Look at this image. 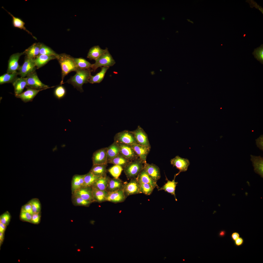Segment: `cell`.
Segmentation results:
<instances>
[{
    "label": "cell",
    "instance_id": "cell-29",
    "mask_svg": "<svg viewBox=\"0 0 263 263\" xmlns=\"http://www.w3.org/2000/svg\"><path fill=\"white\" fill-rule=\"evenodd\" d=\"M120 148L118 143L114 141L107 147V160L108 162L120 153Z\"/></svg>",
    "mask_w": 263,
    "mask_h": 263
},
{
    "label": "cell",
    "instance_id": "cell-43",
    "mask_svg": "<svg viewBox=\"0 0 263 263\" xmlns=\"http://www.w3.org/2000/svg\"><path fill=\"white\" fill-rule=\"evenodd\" d=\"M252 54L255 58L259 61L262 64H263V45L255 49Z\"/></svg>",
    "mask_w": 263,
    "mask_h": 263
},
{
    "label": "cell",
    "instance_id": "cell-51",
    "mask_svg": "<svg viewBox=\"0 0 263 263\" xmlns=\"http://www.w3.org/2000/svg\"><path fill=\"white\" fill-rule=\"evenodd\" d=\"M244 242V240L241 237H239L234 241L235 244L237 246H239L242 245Z\"/></svg>",
    "mask_w": 263,
    "mask_h": 263
},
{
    "label": "cell",
    "instance_id": "cell-9",
    "mask_svg": "<svg viewBox=\"0 0 263 263\" xmlns=\"http://www.w3.org/2000/svg\"><path fill=\"white\" fill-rule=\"evenodd\" d=\"M117 143L120 148V153L127 159L131 161L139 158L131 145Z\"/></svg>",
    "mask_w": 263,
    "mask_h": 263
},
{
    "label": "cell",
    "instance_id": "cell-16",
    "mask_svg": "<svg viewBox=\"0 0 263 263\" xmlns=\"http://www.w3.org/2000/svg\"><path fill=\"white\" fill-rule=\"evenodd\" d=\"M126 197L123 189L108 192L106 201L113 203L122 202L124 201Z\"/></svg>",
    "mask_w": 263,
    "mask_h": 263
},
{
    "label": "cell",
    "instance_id": "cell-8",
    "mask_svg": "<svg viewBox=\"0 0 263 263\" xmlns=\"http://www.w3.org/2000/svg\"><path fill=\"white\" fill-rule=\"evenodd\" d=\"M123 190L126 197L131 195L141 193L140 184L136 178L131 179L128 183H125Z\"/></svg>",
    "mask_w": 263,
    "mask_h": 263
},
{
    "label": "cell",
    "instance_id": "cell-11",
    "mask_svg": "<svg viewBox=\"0 0 263 263\" xmlns=\"http://www.w3.org/2000/svg\"><path fill=\"white\" fill-rule=\"evenodd\" d=\"M23 55V52L15 53L10 56L8 60L7 73H12L18 70L20 66L18 61L20 56Z\"/></svg>",
    "mask_w": 263,
    "mask_h": 263
},
{
    "label": "cell",
    "instance_id": "cell-24",
    "mask_svg": "<svg viewBox=\"0 0 263 263\" xmlns=\"http://www.w3.org/2000/svg\"><path fill=\"white\" fill-rule=\"evenodd\" d=\"M12 84L15 96L19 95L23 92L24 88L27 86L26 78H17Z\"/></svg>",
    "mask_w": 263,
    "mask_h": 263
},
{
    "label": "cell",
    "instance_id": "cell-34",
    "mask_svg": "<svg viewBox=\"0 0 263 263\" xmlns=\"http://www.w3.org/2000/svg\"><path fill=\"white\" fill-rule=\"evenodd\" d=\"M130 161L120 153L109 161L108 163L118 165L124 168Z\"/></svg>",
    "mask_w": 263,
    "mask_h": 263
},
{
    "label": "cell",
    "instance_id": "cell-21",
    "mask_svg": "<svg viewBox=\"0 0 263 263\" xmlns=\"http://www.w3.org/2000/svg\"><path fill=\"white\" fill-rule=\"evenodd\" d=\"M124 184L119 178H109L106 191L110 192L123 189Z\"/></svg>",
    "mask_w": 263,
    "mask_h": 263
},
{
    "label": "cell",
    "instance_id": "cell-15",
    "mask_svg": "<svg viewBox=\"0 0 263 263\" xmlns=\"http://www.w3.org/2000/svg\"><path fill=\"white\" fill-rule=\"evenodd\" d=\"M132 132L138 144L150 147L146 134L140 127L138 126L136 130Z\"/></svg>",
    "mask_w": 263,
    "mask_h": 263
},
{
    "label": "cell",
    "instance_id": "cell-46",
    "mask_svg": "<svg viewBox=\"0 0 263 263\" xmlns=\"http://www.w3.org/2000/svg\"><path fill=\"white\" fill-rule=\"evenodd\" d=\"M11 218V216L8 211H6L0 216V222L7 226L9 224Z\"/></svg>",
    "mask_w": 263,
    "mask_h": 263
},
{
    "label": "cell",
    "instance_id": "cell-54",
    "mask_svg": "<svg viewBox=\"0 0 263 263\" xmlns=\"http://www.w3.org/2000/svg\"><path fill=\"white\" fill-rule=\"evenodd\" d=\"M4 233L0 232V240L3 241L4 239Z\"/></svg>",
    "mask_w": 263,
    "mask_h": 263
},
{
    "label": "cell",
    "instance_id": "cell-26",
    "mask_svg": "<svg viewBox=\"0 0 263 263\" xmlns=\"http://www.w3.org/2000/svg\"><path fill=\"white\" fill-rule=\"evenodd\" d=\"M57 59L55 56L39 54L35 59L34 61L37 69H38L46 64L50 61Z\"/></svg>",
    "mask_w": 263,
    "mask_h": 263
},
{
    "label": "cell",
    "instance_id": "cell-44",
    "mask_svg": "<svg viewBox=\"0 0 263 263\" xmlns=\"http://www.w3.org/2000/svg\"><path fill=\"white\" fill-rule=\"evenodd\" d=\"M141 191L146 195H150L154 189V188L150 184L144 183H139Z\"/></svg>",
    "mask_w": 263,
    "mask_h": 263
},
{
    "label": "cell",
    "instance_id": "cell-49",
    "mask_svg": "<svg viewBox=\"0 0 263 263\" xmlns=\"http://www.w3.org/2000/svg\"><path fill=\"white\" fill-rule=\"evenodd\" d=\"M21 209L30 213L32 215L34 213L31 206L30 204L28 202L23 206Z\"/></svg>",
    "mask_w": 263,
    "mask_h": 263
},
{
    "label": "cell",
    "instance_id": "cell-50",
    "mask_svg": "<svg viewBox=\"0 0 263 263\" xmlns=\"http://www.w3.org/2000/svg\"><path fill=\"white\" fill-rule=\"evenodd\" d=\"M246 2L249 4L251 7L252 8L253 7H255L256 8L258 9L263 14V8L261 7L260 6L257 4L256 5L257 3L254 1L253 0H246Z\"/></svg>",
    "mask_w": 263,
    "mask_h": 263
},
{
    "label": "cell",
    "instance_id": "cell-17",
    "mask_svg": "<svg viewBox=\"0 0 263 263\" xmlns=\"http://www.w3.org/2000/svg\"><path fill=\"white\" fill-rule=\"evenodd\" d=\"M148 175L154 180L157 182L160 179L161 176L159 168L153 164L146 162L144 164L143 169Z\"/></svg>",
    "mask_w": 263,
    "mask_h": 263
},
{
    "label": "cell",
    "instance_id": "cell-47",
    "mask_svg": "<svg viewBox=\"0 0 263 263\" xmlns=\"http://www.w3.org/2000/svg\"><path fill=\"white\" fill-rule=\"evenodd\" d=\"M41 212L34 213L32 215L31 223L38 224L40 222L41 220Z\"/></svg>",
    "mask_w": 263,
    "mask_h": 263
},
{
    "label": "cell",
    "instance_id": "cell-30",
    "mask_svg": "<svg viewBox=\"0 0 263 263\" xmlns=\"http://www.w3.org/2000/svg\"><path fill=\"white\" fill-rule=\"evenodd\" d=\"M109 67H102L101 70L94 76L91 75L88 82L91 84L99 83L103 79L105 73Z\"/></svg>",
    "mask_w": 263,
    "mask_h": 263
},
{
    "label": "cell",
    "instance_id": "cell-40",
    "mask_svg": "<svg viewBox=\"0 0 263 263\" xmlns=\"http://www.w3.org/2000/svg\"><path fill=\"white\" fill-rule=\"evenodd\" d=\"M123 168L120 165H114L108 170L114 178H119L123 169Z\"/></svg>",
    "mask_w": 263,
    "mask_h": 263
},
{
    "label": "cell",
    "instance_id": "cell-42",
    "mask_svg": "<svg viewBox=\"0 0 263 263\" xmlns=\"http://www.w3.org/2000/svg\"><path fill=\"white\" fill-rule=\"evenodd\" d=\"M28 202L31 205L34 213L41 212V205L38 199L37 198H33L30 200Z\"/></svg>",
    "mask_w": 263,
    "mask_h": 263
},
{
    "label": "cell",
    "instance_id": "cell-6",
    "mask_svg": "<svg viewBox=\"0 0 263 263\" xmlns=\"http://www.w3.org/2000/svg\"><path fill=\"white\" fill-rule=\"evenodd\" d=\"M114 141L131 145L138 144L132 132L124 131L119 132L114 137Z\"/></svg>",
    "mask_w": 263,
    "mask_h": 263
},
{
    "label": "cell",
    "instance_id": "cell-12",
    "mask_svg": "<svg viewBox=\"0 0 263 263\" xmlns=\"http://www.w3.org/2000/svg\"><path fill=\"white\" fill-rule=\"evenodd\" d=\"M72 195L77 196L85 200L95 202L94 199L91 187L81 188L72 193Z\"/></svg>",
    "mask_w": 263,
    "mask_h": 263
},
{
    "label": "cell",
    "instance_id": "cell-1",
    "mask_svg": "<svg viewBox=\"0 0 263 263\" xmlns=\"http://www.w3.org/2000/svg\"><path fill=\"white\" fill-rule=\"evenodd\" d=\"M93 71L91 69H79L76 72L75 74L72 76L66 82L71 84L74 88L82 92H83L82 86L84 84L88 82L91 72Z\"/></svg>",
    "mask_w": 263,
    "mask_h": 263
},
{
    "label": "cell",
    "instance_id": "cell-3",
    "mask_svg": "<svg viewBox=\"0 0 263 263\" xmlns=\"http://www.w3.org/2000/svg\"><path fill=\"white\" fill-rule=\"evenodd\" d=\"M144 163L139 158L131 161L124 168V173L128 179L136 178L143 169Z\"/></svg>",
    "mask_w": 263,
    "mask_h": 263
},
{
    "label": "cell",
    "instance_id": "cell-31",
    "mask_svg": "<svg viewBox=\"0 0 263 263\" xmlns=\"http://www.w3.org/2000/svg\"><path fill=\"white\" fill-rule=\"evenodd\" d=\"M91 187L94 198L95 202L101 203L106 201L108 192L106 191L101 190Z\"/></svg>",
    "mask_w": 263,
    "mask_h": 263
},
{
    "label": "cell",
    "instance_id": "cell-38",
    "mask_svg": "<svg viewBox=\"0 0 263 263\" xmlns=\"http://www.w3.org/2000/svg\"><path fill=\"white\" fill-rule=\"evenodd\" d=\"M40 54L54 56L57 57V59L59 56L50 48L42 43H41Z\"/></svg>",
    "mask_w": 263,
    "mask_h": 263
},
{
    "label": "cell",
    "instance_id": "cell-48",
    "mask_svg": "<svg viewBox=\"0 0 263 263\" xmlns=\"http://www.w3.org/2000/svg\"><path fill=\"white\" fill-rule=\"evenodd\" d=\"M256 146L260 150H263V137L261 135L255 140Z\"/></svg>",
    "mask_w": 263,
    "mask_h": 263
},
{
    "label": "cell",
    "instance_id": "cell-39",
    "mask_svg": "<svg viewBox=\"0 0 263 263\" xmlns=\"http://www.w3.org/2000/svg\"><path fill=\"white\" fill-rule=\"evenodd\" d=\"M72 200L74 205L86 207H88L93 202L92 201L87 200L79 197L72 195Z\"/></svg>",
    "mask_w": 263,
    "mask_h": 263
},
{
    "label": "cell",
    "instance_id": "cell-2",
    "mask_svg": "<svg viewBox=\"0 0 263 263\" xmlns=\"http://www.w3.org/2000/svg\"><path fill=\"white\" fill-rule=\"evenodd\" d=\"M57 60L60 65L61 70V80L60 85L63 83L65 77L72 71H75L79 68L77 66L74 58L66 54H59Z\"/></svg>",
    "mask_w": 263,
    "mask_h": 263
},
{
    "label": "cell",
    "instance_id": "cell-32",
    "mask_svg": "<svg viewBox=\"0 0 263 263\" xmlns=\"http://www.w3.org/2000/svg\"><path fill=\"white\" fill-rule=\"evenodd\" d=\"M107 164L93 165L89 172L98 176H107Z\"/></svg>",
    "mask_w": 263,
    "mask_h": 263
},
{
    "label": "cell",
    "instance_id": "cell-33",
    "mask_svg": "<svg viewBox=\"0 0 263 263\" xmlns=\"http://www.w3.org/2000/svg\"><path fill=\"white\" fill-rule=\"evenodd\" d=\"M109 178L107 176L100 177L96 181L92 187L100 190L106 191Z\"/></svg>",
    "mask_w": 263,
    "mask_h": 263
},
{
    "label": "cell",
    "instance_id": "cell-19",
    "mask_svg": "<svg viewBox=\"0 0 263 263\" xmlns=\"http://www.w3.org/2000/svg\"><path fill=\"white\" fill-rule=\"evenodd\" d=\"M251 160L252 162L254 170L256 173L263 177V158L259 156H255L250 155Z\"/></svg>",
    "mask_w": 263,
    "mask_h": 263
},
{
    "label": "cell",
    "instance_id": "cell-27",
    "mask_svg": "<svg viewBox=\"0 0 263 263\" xmlns=\"http://www.w3.org/2000/svg\"><path fill=\"white\" fill-rule=\"evenodd\" d=\"M85 175H75L73 177L71 183L72 193L79 189L84 187Z\"/></svg>",
    "mask_w": 263,
    "mask_h": 263
},
{
    "label": "cell",
    "instance_id": "cell-37",
    "mask_svg": "<svg viewBox=\"0 0 263 263\" xmlns=\"http://www.w3.org/2000/svg\"><path fill=\"white\" fill-rule=\"evenodd\" d=\"M100 177L96 176L89 172L85 175L84 187H92Z\"/></svg>",
    "mask_w": 263,
    "mask_h": 263
},
{
    "label": "cell",
    "instance_id": "cell-7",
    "mask_svg": "<svg viewBox=\"0 0 263 263\" xmlns=\"http://www.w3.org/2000/svg\"><path fill=\"white\" fill-rule=\"evenodd\" d=\"M27 88H29L38 90H44L50 88L48 86L43 83L39 80L35 72L27 77Z\"/></svg>",
    "mask_w": 263,
    "mask_h": 263
},
{
    "label": "cell",
    "instance_id": "cell-45",
    "mask_svg": "<svg viewBox=\"0 0 263 263\" xmlns=\"http://www.w3.org/2000/svg\"><path fill=\"white\" fill-rule=\"evenodd\" d=\"M32 215L31 214L21 209L19 218L22 221L31 223Z\"/></svg>",
    "mask_w": 263,
    "mask_h": 263
},
{
    "label": "cell",
    "instance_id": "cell-28",
    "mask_svg": "<svg viewBox=\"0 0 263 263\" xmlns=\"http://www.w3.org/2000/svg\"><path fill=\"white\" fill-rule=\"evenodd\" d=\"M5 10L12 17V25L14 27L23 30L31 35L34 39H37V38L33 35L32 34L26 29L25 26V23L22 19L15 17L10 12Z\"/></svg>",
    "mask_w": 263,
    "mask_h": 263
},
{
    "label": "cell",
    "instance_id": "cell-25",
    "mask_svg": "<svg viewBox=\"0 0 263 263\" xmlns=\"http://www.w3.org/2000/svg\"><path fill=\"white\" fill-rule=\"evenodd\" d=\"M108 50L107 48L103 49L101 48L99 46H95L89 49L87 57L90 60H94L95 61Z\"/></svg>",
    "mask_w": 263,
    "mask_h": 263
},
{
    "label": "cell",
    "instance_id": "cell-4",
    "mask_svg": "<svg viewBox=\"0 0 263 263\" xmlns=\"http://www.w3.org/2000/svg\"><path fill=\"white\" fill-rule=\"evenodd\" d=\"M91 68L93 71H95L99 67H109L113 66L115 62L112 55L108 50L95 61Z\"/></svg>",
    "mask_w": 263,
    "mask_h": 263
},
{
    "label": "cell",
    "instance_id": "cell-55",
    "mask_svg": "<svg viewBox=\"0 0 263 263\" xmlns=\"http://www.w3.org/2000/svg\"><path fill=\"white\" fill-rule=\"evenodd\" d=\"M225 234V231L223 230L221 231L219 233V235L221 237H223L224 236Z\"/></svg>",
    "mask_w": 263,
    "mask_h": 263
},
{
    "label": "cell",
    "instance_id": "cell-22",
    "mask_svg": "<svg viewBox=\"0 0 263 263\" xmlns=\"http://www.w3.org/2000/svg\"><path fill=\"white\" fill-rule=\"evenodd\" d=\"M41 43H35L23 52L26 57L34 59L40 54Z\"/></svg>",
    "mask_w": 263,
    "mask_h": 263
},
{
    "label": "cell",
    "instance_id": "cell-5",
    "mask_svg": "<svg viewBox=\"0 0 263 263\" xmlns=\"http://www.w3.org/2000/svg\"><path fill=\"white\" fill-rule=\"evenodd\" d=\"M37 69L34 59L25 56L24 62L18 72L21 77H25L35 72Z\"/></svg>",
    "mask_w": 263,
    "mask_h": 263
},
{
    "label": "cell",
    "instance_id": "cell-35",
    "mask_svg": "<svg viewBox=\"0 0 263 263\" xmlns=\"http://www.w3.org/2000/svg\"><path fill=\"white\" fill-rule=\"evenodd\" d=\"M19 75L17 71L13 73H5L0 76V84L12 83L18 77Z\"/></svg>",
    "mask_w": 263,
    "mask_h": 263
},
{
    "label": "cell",
    "instance_id": "cell-18",
    "mask_svg": "<svg viewBox=\"0 0 263 263\" xmlns=\"http://www.w3.org/2000/svg\"><path fill=\"white\" fill-rule=\"evenodd\" d=\"M27 90L21 94L15 96L20 99L25 103L32 101L38 92L42 90H38L31 88H27Z\"/></svg>",
    "mask_w": 263,
    "mask_h": 263
},
{
    "label": "cell",
    "instance_id": "cell-20",
    "mask_svg": "<svg viewBox=\"0 0 263 263\" xmlns=\"http://www.w3.org/2000/svg\"><path fill=\"white\" fill-rule=\"evenodd\" d=\"M139 183H144L150 184L154 188H159L157 181L153 179L143 169L136 178Z\"/></svg>",
    "mask_w": 263,
    "mask_h": 263
},
{
    "label": "cell",
    "instance_id": "cell-14",
    "mask_svg": "<svg viewBox=\"0 0 263 263\" xmlns=\"http://www.w3.org/2000/svg\"><path fill=\"white\" fill-rule=\"evenodd\" d=\"M139 158L144 163L146 162L147 156L149 152L150 147L140 145L138 144L131 145Z\"/></svg>",
    "mask_w": 263,
    "mask_h": 263
},
{
    "label": "cell",
    "instance_id": "cell-41",
    "mask_svg": "<svg viewBox=\"0 0 263 263\" xmlns=\"http://www.w3.org/2000/svg\"><path fill=\"white\" fill-rule=\"evenodd\" d=\"M66 91L65 88L61 85L56 87L54 91V94L57 99L60 100L65 96Z\"/></svg>",
    "mask_w": 263,
    "mask_h": 263
},
{
    "label": "cell",
    "instance_id": "cell-52",
    "mask_svg": "<svg viewBox=\"0 0 263 263\" xmlns=\"http://www.w3.org/2000/svg\"><path fill=\"white\" fill-rule=\"evenodd\" d=\"M240 237V235L239 233L237 232L233 233L231 235V237L233 240L235 241Z\"/></svg>",
    "mask_w": 263,
    "mask_h": 263
},
{
    "label": "cell",
    "instance_id": "cell-13",
    "mask_svg": "<svg viewBox=\"0 0 263 263\" xmlns=\"http://www.w3.org/2000/svg\"><path fill=\"white\" fill-rule=\"evenodd\" d=\"M170 162L171 164L179 170L178 173H179L186 171L190 163L188 159L181 158L178 156L172 159Z\"/></svg>",
    "mask_w": 263,
    "mask_h": 263
},
{
    "label": "cell",
    "instance_id": "cell-10",
    "mask_svg": "<svg viewBox=\"0 0 263 263\" xmlns=\"http://www.w3.org/2000/svg\"><path fill=\"white\" fill-rule=\"evenodd\" d=\"M107 147L97 150L93 154L92 160L93 165L107 164Z\"/></svg>",
    "mask_w": 263,
    "mask_h": 263
},
{
    "label": "cell",
    "instance_id": "cell-53",
    "mask_svg": "<svg viewBox=\"0 0 263 263\" xmlns=\"http://www.w3.org/2000/svg\"><path fill=\"white\" fill-rule=\"evenodd\" d=\"M7 226L0 222V232L4 233Z\"/></svg>",
    "mask_w": 263,
    "mask_h": 263
},
{
    "label": "cell",
    "instance_id": "cell-36",
    "mask_svg": "<svg viewBox=\"0 0 263 263\" xmlns=\"http://www.w3.org/2000/svg\"><path fill=\"white\" fill-rule=\"evenodd\" d=\"M75 62L79 69H90L92 67L93 64H91L86 59L82 58H74Z\"/></svg>",
    "mask_w": 263,
    "mask_h": 263
},
{
    "label": "cell",
    "instance_id": "cell-23",
    "mask_svg": "<svg viewBox=\"0 0 263 263\" xmlns=\"http://www.w3.org/2000/svg\"><path fill=\"white\" fill-rule=\"evenodd\" d=\"M179 174V173H178L176 174L174 176V179L172 181L168 180L167 178V183L162 187L158 188V191L164 190L165 191L173 195L176 201H177V200L176 197L175 190L177 184L178 183L176 182L175 179L176 177Z\"/></svg>",
    "mask_w": 263,
    "mask_h": 263
}]
</instances>
